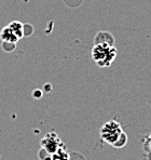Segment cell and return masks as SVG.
I'll use <instances>...</instances> for the list:
<instances>
[{
  "label": "cell",
  "instance_id": "cell-5",
  "mask_svg": "<svg viewBox=\"0 0 151 160\" xmlns=\"http://www.w3.org/2000/svg\"><path fill=\"white\" fill-rule=\"evenodd\" d=\"M10 29L13 32V34L17 37L18 39H22L24 37V24L18 21H13L8 25Z\"/></svg>",
  "mask_w": 151,
  "mask_h": 160
},
{
  "label": "cell",
  "instance_id": "cell-6",
  "mask_svg": "<svg viewBox=\"0 0 151 160\" xmlns=\"http://www.w3.org/2000/svg\"><path fill=\"white\" fill-rule=\"evenodd\" d=\"M46 160H70V154L68 152V150L66 149V147L64 146L62 148H60V149L54 152V154L50 155Z\"/></svg>",
  "mask_w": 151,
  "mask_h": 160
},
{
  "label": "cell",
  "instance_id": "cell-3",
  "mask_svg": "<svg viewBox=\"0 0 151 160\" xmlns=\"http://www.w3.org/2000/svg\"><path fill=\"white\" fill-rule=\"evenodd\" d=\"M41 147L48 152L49 155L54 154L55 152H57L60 148L64 147L63 141L61 140V138L58 136V134L54 131H51V132L46 133V136L41 140Z\"/></svg>",
  "mask_w": 151,
  "mask_h": 160
},
{
  "label": "cell",
  "instance_id": "cell-4",
  "mask_svg": "<svg viewBox=\"0 0 151 160\" xmlns=\"http://www.w3.org/2000/svg\"><path fill=\"white\" fill-rule=\"evenodd\" d=\"M0 39H1L2 42H12V43H16L20 40L13 34V32L10 29L9 26H6L1 29V32H0Z\"/></svg>",
  "mask_w": 151,
  "mask_h": 160
},
{
  "label": "cell",
  "instance_id": "cell-9",
  "mask_svg": "<svg viewBox=\"0 0 151 160\" xmlns=\"http://www.w3.org/2000/svg\"><path fill=\"white\" fill-rule=\"evenodd\" d=\"M42 95H43V93H42V91L39 90V89L34 90V92H32V96H34V98H41Z\"/></svg>",
  "mask_w": 151,
  "mask_h": 160
},
{
  "label": "cell",
  "instance_id": "cell-8",
  "mask_svg": "<svg viewBox=\"0 0 151 160\" xmlns=\"http://www.w3.org/2000/svg\"><path fill=\"white\" fill-rule=\"evenodd\" d=\"M145 147L147 148V150L151 152V134H150L149 136H147V138H146V141H145Z\"/></svg>",
  "mask_w": 151,
  "mask_h": 160
},
{
  "label": "cell",
  "instance_id": "cell-1",
  "mask_svg": "<svg viewBox=\"0 0 151 160\" xmlns=\"http://www.w3.org/2000/svg\"><path fill=\"white\" fill-rule=\"evenodd\" d=\"M100 138L104 142L114 147H123L126 144V135L117 120H109L100 129Z\"/></svg>",
  "mask_w": 151,
  "mask_h": 160
},
{
  "label": "cell",
  "instance_id": "cell-2",
  "mask_svg": "<svg viewBox=\"0 0 151 160\" xmlns=\"http://www.w3.org/2000/svg\"><path fill=\"white\" fill-rule=\"evenodd\" d=\"M114 46L107 43H94L92 49V58L100 67H109L117 56Z\"/></svg>",
  "mask_w": 151,
  "mask_h": 160
},
{
  "label": "cell",
  "instance_id": "cell-7",
  "mask_svg": "<svg viewBox=\"0 0 151 160\" xmlns=\"http://www.w3.org/2000/svg\"><path fill=\"white\" fill-rule=\"evenodd\" d=\"M16 43H12V42H2V49L6 52H12L15 49Z\"/></svg>",
  "mask_w": 151,
  "mask_h": 160
}]
</instances>
